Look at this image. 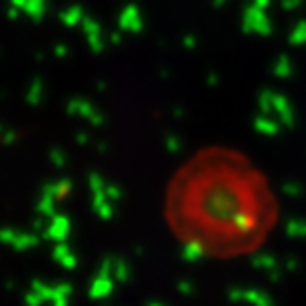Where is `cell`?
I'll return each mask as SVG.
<instances>
[{
    "mask_svg": "<svg viewBox=\"0 0 306 306\" xmlns=\"http://www.w3.org/2000/svg\"><path fill=\"white\" fill-rule=\"evenodd\" d=\"M50 159L54 165H58V167H62V165H66V155L62 151H58V149H54L50 153Z\"/></svg>",
    "mask_w": 306,
    "mask_h": 306,
    "instance_id": "obj_9",
    "label": "cell"
},
{
    "mask_svg": "<svg viewBox=\"0 0 306 306\" xmlns=\"http://www.w3.org/2000/svg\"><path fill=\"white\" fill-rule=\"evenodd\" d=\"M121 28L127 32H139L143 28V20H141V12L135 4H129L123 8L121 12V20H119Z\"/></svg>",
    "mask_w": 306,
    "mask_h": 306,
    "instance_id": "obj_2",
    "label": "cell"
},
{
    "mask_svg": "<svg viewBox=\"0 0 306 306\" xmlns=\"http://www.w3.org/2000/svg\"><path fill=\"white\" fill-rule=\"evenodd\" d=\"M66 50H68L66 46H58V48H56V54H58V56H66Z\"/></svg>",
    "mask_w": 306,
    "mask_h": 306,
    "instance_id": "obj_11",
    "label": "cell"
},
{
    "mask_svg": "<svg viewBox=\"0 0 306 306\" xmlns=\"http://www.w3.org/2000/svg\"><path fill=\"white\" fill-rule=\"evenodd\" d=\"M225 4V0H215V6H223Z\"/></svg>",
    "mask_w": 306,
    "mask_h": 306,
    "instance_id": "obj_12",
    "label": "cell"
},
{
    "mask_svg": "<svg viewBox=\"0 0 306 306\" xmlns=\"http://www.w3.org/2000/svg\"><path fill=\"white\" fill-rule=\"evenodd\" d=\"M165 147H167V151L169 153H179L181 151V139H179L177 135H169V137L165 139Z\"/></svg>",
    "mask_w": 306,
    "mask_h": 306,
    "instance_id": "obj_8",
    "label": "cell"
},
{
    "mask_svg": "<svg viewBox=\"0 0 306 306\" xmlns=\"http://www.w3.org/2000/svg\"><path fill=\"white\" fill-rule=\"evenodd\" d=\"M84 32H86V36H88V42H90V46H92V50L94 52H102L103 46H105V42H103V34H102V28H100V24L94 20V18H84Z\"/></svg>",
    "mask_w": 306,
    "mask_h": 306,
    "instance_id": "obj_3",
    "label": "cell"
},
{
    "mask_svg": "<svg viewBox=\"0 0 306 306\" xmlns=\"http://www.w3.org/2000/svg\"><path fill=\"white\" fill-rule=\"evenodd\" d=\"M268 2H270V0H255V6H258V8H266Z\"/></svg>",
    "mask_w": 306,
    "mask_h": 306,
    "instance_id": "obj_10",
    "label": "cell"
},
{
    "mask_svg": "<svg viewBox=\"0 0 306 306\" xmlns=\"http://www.w3.org/2000/svg\"><path fill=\"white\" fill-rule=\"evenodd\" d=\"M245 32H258V34H270V22L262 8L258 6H247L245 20H243Z\"/></svg>",
    "mask_w": 306,
    "mask_h": 306,
    "instance_id": "obj_1",
    "label": "cell"
},
{
    "mask_svg": "<svg viewBox=\"0 0 306 306\" xmlns=\"http://www.w3.org/2000/svg\"><path fill=\"white\" fill-rule=\"evenodd\" d=\"M40 98H42V82H40V80H36V82H32V86H30L28 102L38 103V102H40Z\"/></svg>",
    "mask_w": 306,
    "mask_h": 306,
    "instance_id": "obj_7",
    "label": "cell"
},
{
    "mask_svg": "<svg viewBox=\"0 0 306 306\" xmlns=\"http://www.w3.org/2000/svg\"><path fill=\"white\" fill-rule=\"evenodd\" d=\"M84 10L80 6H70L68 10H64L60 14V20L66 24V26H76L78 22H84Z\"/></svg>",
    "mask_w": 306,
    "mask_h": 306,
    "instance_id": "obj_4",
    "label": "cell"
},
{
    "mask_svg": "<svg viewBox=\"0 0 306 306\" xmlns=\"http://www.w3.org/2000/svg\"><path fill=\"white\" fill-rule=\"evenodd\" d=\"M274 74H276L278 78H286V76L290 74V62H288V58H284V56L278 58V62H276V66H274Z\"/></svg>",
    "mask_w": 306,
    "mask_h": 306,
    "instance_id": "obj_6",
    "label": "cell"
},
{
    "mask_svg": "<svg viewBox=\"0 0 306 306\" xmlns=\"http://www.w3.org/2000/svg\"><path fill=\"white\" fill-rule=\"evenodd\" d=\"M255 127L258 133H264V135H274L276 131H278V125L274 123V121H266V115H260V117H256L255 119Z\"/></svg>",
    "mask_w": 306,
    "mask_h": 306,
    "instance_id": "obj_5",
    "label": "cell"
}]
</instances>
